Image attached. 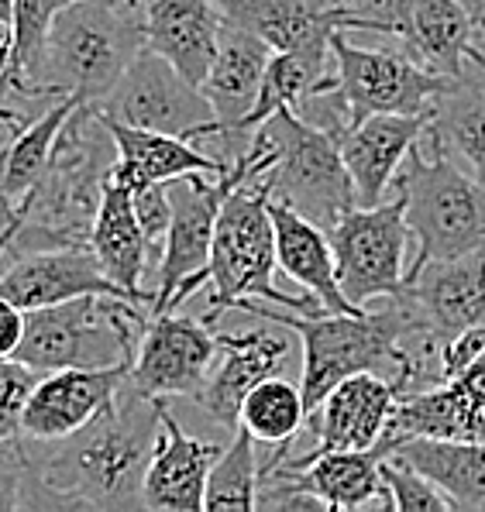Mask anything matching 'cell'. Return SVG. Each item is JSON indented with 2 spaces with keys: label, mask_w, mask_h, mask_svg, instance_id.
I'll list each match as a JSON object with an SVG mask.
<instances>
[{
  "label": "cell",
  "mask_w": 485,
  "mask_h": 512,
  "mask_svg": "<svg viewBox=\"0 0 485 512\" xmlns=\"http://www.w3.org/2000/svg\"><path fill=\"white\" fill-rule=\"evenodd\" d=\"M162 433V399L121 385L97 420L62 440H31L28 509H145V475Z\"/></svg>",
  "instance_id": "1"
},
{
  "label": "cell",
  "mask_w": 485,
  "mask_h": 512,
  "mask_svg": "<svg viewBox=\"0 0 485 512\" xmlns=\"http://www.w3.org/2000/svg\"><path fill=\"white\" fill-rule=\"evenodd\" d=\"M145 4L148 0H69L49 31L31 93L45 104L66 97L100 104L148 49Z\"/></svg>",
  "instance_id": "2"
},
{
  "label": "cell",
  "mask_w": 485,
  "mask_h": 512,
  "mask_svg": "<svg viewBox=\"0 0 485 512\" xmlns=\"http://www.w3.org/2000/svg\"><path fill=\"white\" fill-rule=\"evenodd\" d=\"M117 162V145L93 104H80L52 148V159L38 186L28 193V217L7 258L45 248L86 244L97 217L104 183Z\"/></svg>",
  "instance_id": "3"
},
{
  "label": "cell",
  "mask_w": 485,
  "mask_h": 512,
  "mask_svg": "<svg viewBox=\"0 0 485 512\" xmlns=\"http://www.w3.org/2000/svg\"><path fill=\"white\" fill-rule=\"evenodd\" d=\"M248 155L255 169L252 183L262 186L269 200L286 203L324 231L358 207L338 138L296 110H276L269 121L258 124L248 141Z\"/></svg>",
  "instance_id": "4"
},
{
  "label": "cell",
  "mask_w": 485,
  "mask_h": 512,
  "mask_svg": "<svg viewBox=\"0 0 485 512\" xmlns=\"http://www.w3.org/2000/svg\"><path fill=\"white\" fill-rule=\"evenodd\" d=\"M279 248H276V220L269 210V193L262 186L245 179L234 186L221 207L214 231V248H210L207 265V320L210 327L221 320V313L238 310L245 299H269L276 306L296 313H320L324 303L307 296H289L276 286Z\"/></svg>",
  "instance_id": "5"
},
{
  "label": "cell",
  "mask_w": 485,
  "mask_h": 512,
  "mask_svg": "<svg viewBox=\"0 0 485 512\" xmlns=\"http://www.w3.org/2000/svg\"><path fill=\"white\" fill-rule=\"evenodd\" d=\"M145 310L135 299L104 293L28 310L25 341L14 358L42 375L62 368H131L152 320Z\"/></svg>",
  "instance_id": "6"
},
{
  "label": "cell",
  "mask_w": 485,
  "mask_h": 512,
  "mask_svg": "<svg viewBox=\"0 0 485 512\" xmlns=\"http://www.w3.org/2000/svg\"><path fill=\"white\" fill-rule=\"evenodd\" d=\"M396 183L417 238V258L406 279L430 262L485 248V183L475 172L420 138L406 155V169Z\"/></svg>",
  "instance_id": "7"
},
{
  "label": "cell",
  "mask_w": 485,
  "mask_h": 512,
  "mask_svg": "<svg viewBox=\"0 0 485 512\" xmlns=\"http://www.w3.org/2000/svg\"><path fill=\"white\" fill-rule=\"evenodd\" d=\"M245 179H255L248 148L221 176L193 172V176H179L169 183L172 227L166 238V255H162L159 265V286H155L152 313L179 310L186 299L207 286V265L210 248H214L217 217H221L228 193L245 183Z\"/></svg>",
  "instance_id": "8"
},
{
  "label": "cell",
  "mask_w": 485,
  "mask_h": 512,
  "mask_svg": "<svg viewBox=\"0 0 485 512\" xmlns=\"http://www.w3.org/2000/svg\"><path fill=\"white\" fill-rule=\"evenodd\" d=\"M331 52L348 128L375 114H427L437 93L451 83V76L427 69L410 52L365 49L344 31L334 35Z\"/></svg>",
  "instance_id": "9"
},
{
  "label": "cell",
  "mask_w": 485,
  "mask_h": 512,
  "mask_svg": "<svg viewBox=\"0 0 485 512\" xmlns=\"http://www.w3.org/2000/svg\"><path fill=\"white\" fill-rule=\"evenodd\" d=\"M327 234L338 258L341 289L351 303L369 306L375 299L403 296V262L413 238L403 193L379 207H351Z\"/></svg>",
  "instance_id": "10"
},
{
  "label": "cell",
  "mask_w": 485,
  "mask_h": 512,
  "mask_svg": "<svg viewBox=\"0 0 485 512\" xmlns=\"http://www.w3.org/2000/svg\"><path fill=\"white\" fill-rule=\"evenodd\" d=\"M93 107L131 128L179 135L186 141L217 138L221 131L207 93L152 49L138 55L114 90Z\"/></svg>",
  "instance_id": "11"
},
{
  "label": "cell",
  "mask_w": 485,
  "mask_h": 512,
  "mask_svg": "<svg viewBox=\"0 0 485 512\" xmlns=\"http://www.w3.org/2000/svg\"><path fill=\"white\" fill-rule=\"evenodd\" d=\"M293 444H276L269 461H262V475H276L300 485L303 492L317 495L327 512L351 509H393V495L382 478V464L396 451V440L382 437L365 451H307L303 458H289Z\"/></svg>",
  "instance_id": "12"
},
{
  "label": "cell",
  "mask_w": 485,
  "mask_h": 512,
  "mask_svg": "<svg viewBox=\"0 0 485 512\" xmlns=\"http://www.w3.org/2000/svg\"><path fill=\"white\" fill-rule=\"evenodd\" d=\"M221 351L210 368L203 389L193 396L203 413L228 430L241 427V406L248 392L272 375H286L296 361H303L300 337L283 324L265 320V327L245 330V334H217Z\"/></svg>",
  "instance_id": "13"
},
{
  "label": "cell",
  "mask_w": 485,
  "mask_h": 512,
  "mask_svg": "<svg viewBox=\"0 0 485 512\" xmlns=\"http://www.w3.org/2000/svg\"><path fill=\"white\" fill-rule=\"evenodd\" d=\"M217 351L221 341L203 317H183L179 310L152 313L131 365V382L152 399H193L207 382Z\"/></svg>",
  "instance_id": "14"
},
{
  "label": "cell",
  "mask_w": 485,
  "mask_h": 512,
  "mask_svg": "<svg viewBox=\"0 0 485 512\" xmlns=\"http://www.w3.org/2000/svg\"><path fill=\"white\" fill-rule=\"evenodd\" d=\"M272 52L276 49L248 28H238L228 21L221 31V45H217V55L200 90L207 93L210 107H214L217 128H221L217 141L228 152V162L238 159L252 141V135H245V121L255 110Z\"/></svg>",
  "instance_id": "15"
},
{
  "label": "cell",
  "mask_w": 485,
  "mask_h": 512,
  "mask_svg": "<svg viewBox=\"0 0 485 512\" xmlns=\"http://www.w3.org/2000/svg\"><path fill=\"white\" fill-rule=\"evenodd\" d=\"M224 21L255 31L276 52H303L310 59H334L338 31H365V21L348 14L341 0H214Z\"/></svg>",
  "instance_id": "16"
},
{
  "label": "cell",
  "mask_w": 485,
  "mask_h": 512,
  "mask_svg": "<svg viewBox=\"0 0 485 512\" xmlns=\"http://www.w3.org/2000/svg\"><path fill=\"white\" fill-rule=\"evenodd\" d=\"M93 293L131 299L104 272L100 258L90 251V244H66V248H45L31 251V255H18L0 272V296L18 303L21 310H42V306H56L66 303V299H80Z\"/></svg>",
  "instance_id": "17"
},
{
  "label": "cell",
  "mask_w": 485,
  "mask_h": 512,
  "mask_svg": "<svg viewBox=\"0 0 485 512\" xmlns=\"http://www.w3.org/2000/svg\"><path fill=\"white\" fill-rule=\"evenodd\" d=\"M400 385L379 372H358L334 385L314 413L307 416L314 430L310 451H365L389 433L400 406Z\"/></svg>",
  "instance_id": "18"
},
{
  "label": "cell",
  "mask_w": 485,
  "mask_h": 512,
  "mask_svg": "<svg viewBox=\"0 0 485 512\" xmlns=\"http://www.w3.org/2000/svg\"><path fill=\"white\" fill-rule=\"evenodd\" d=\"M131 368H62L38 378L35 392L25 409V437L31 440H62L97 420L117 399L121 385L128 382Z\"/></svg>",
  "instance_id": "19"
},
{
  "label": "cell",
  "mask_w": 485,
  "mask_h": 512,
  "mask_svg": "<svg viewBox=\"0 0 485 512\" xmlns=\"http://www.w3.org/2000/svg\"><path fill=\"white\" fill-rule=\"evenodd\" d=\"M403 296L417 306L427 334L437 341L485 324V248L424 265L406 279Z\"/></svg>",
  "instance_id": "20"
},
{
  "label": "cell",
  "mask_w": 485,
  "mask_h": 512,
  "mask_svg": "<svg viewBox=\"0 0 485 512\" xmlns=\"http://www.w3.org/2000/svg\"><path fill=\"white\" fill-rule=\"evenodd\" d=\"M430 124L427 114H375L369 121L344 128L338 135L344 165L355 183L358 207H379L386 189L396 183V172L406 162Z\"/></svg>",
  "instance_id": "21"
},
{
  "label": "cell",
  "mask_w": 485,
  "mask_h": 512,
  "mask_svg": "<svg viewBox=\"0 0 485 512\" xmlns=\"http://www.w3.org/2000/svg\"><path fill=\"white\" fill-rule=\"evenodd\" d=\"M224 447L200 440L179 427L169 403L162 399V433L152 468L145 475V509L152 512H203L210 468Z\"/></svg>",
  "instance_id": "22"
},
{
  "label": "cell",
  "mask_w": 485,
  "mask_h": 512,
  "mask_svg": "<svg viewBox=\"0 0 485 512\" xmlns=\"http://www.w3.org/2000/svg\"><path fill=\"white\" fill-rule=\"evenodd\" d=\"M403 45L417 62L451 80L485 69L479 18L461 0H413Z\"/></svg>",
  "instance_id": "23"
},
{
  "label": "cell",
  "mask_w": 485,
  "mask_h": 512,
  "mask_svg": "<svg viewBox=\"0 0 485 512\" xmlns=\"http://www.w3.org/2000/svg\"><path fill=\"white\" fill-rule=\"evenodd\" d=\"M148 49L169 59L190 83L203 86L221 45L224 14L214 0H148Z\"/></svg>",
  "instance_id": "24"
},
{
  "label": "cell",
  "mask_w": 485,
  "mask_h": 512,
  "mask_svg": "<svg viewBox=\"0 0 485 512\" xmlns=\"http://www.w3.org/2000/svg\"><path fill=\"white\" fill-rule=\"evenodd\" d=\"M100 121L107 124V131L114 135V145H117V162H114L111 176L128 189L145 186V183H172V179L193 176V172L221 176V172L231 169V162L203 152V148H197V141H186L179 135H162V131L131 128V124H121L107 114H100Z\"/></svg>",
  "instance_id": "25"
},
{
  "label": "cell",
  "mask_w": 485,
  "mask_h": 512,
  "mask_svg": "<svg viewBox=\"0 0 485 512\" xmlns=\"http://www.w3.org/2000/svg\"><path fill=\"white\" fill-rule=\"evenodd\" d=\"M86 244H90V251L100 258L104 272L111 275L117 286L135 303L148 306V313H152L155 293L145 289V272L152 269L148 265V241L142 224H138L135 203H131V189L117 183L114 176H107L104 183V196H100V207L97 217H93L90 241Z\"/></svg>",
  "instance_id": "26"
},
{
  "label": "cell",
  "mask_w": 485,
  "mask_h": 512,
  "mask_svg": "<svg viewBox=\"0 0 485 512\" xmlns=\"http://www.w3.org/2000/svg\"><path fill=\"white\" fill-rule=\"evenodd\" d=\"M272 220H276V248H279V272H286L296 286L314 293L324 310L331 313H355V306L341 289L338 258H334L331 234L310 217L296 214L293 207L279 200H269Z\"/></svg>",
  "instance_id": "27"
},
{
  "label": "cell",
  "mask_w": 485,
  "mask_h": 512,
  "mask_svg": "<svg viewBox=\"0 0 485 512\" xmlns=\"http://www.w3.org/2000/svg\"><path fill=\"white\" fill-rule=\"evenodd\" d=\"M424 138L437 152L451 155L485 183V80L479 73L458 76L430 104Z\"/></svg>",
  "instance_id": "28"
},
{
  "label": "cell",
  "mask_w": 485,
  "mask_h": 512,
  "mask_svg": "<svg viewBox=\"0 0 485 512\" xmlns=\"http://www.w3.org/2000/svg\"><path fill=\"white\" fill-rule=\"evenodd\" d=\"M389 437L400 440H485V409L461 392L458 382H437L406 392L389 423Z\"/></svg>",
  "instance_id": "29"
},
{
  "label": "cell",
  "mask_w": 485,
  "mask_h": 512,
  "mask_svg": "<svg viewBox=\"0 0 485 512\" xmlns=\"http://www.w3.org/2000/svg\"><path fill=\"white\" fill-rule=\"evenodd\" d=\"M393 458L420 468L458 509H485V440H400Z\"/></svg>",
  "instance_id": "30"
},
{
  "label": "cell",
  "mask_w": 485,
  "mask_h": 512,
  "mask_svg": "<svg viewBox=\"0 0 485 512\" xmlns=\"http://www.w3.org/2000/svg\"><path fill=\"white\" fill-rule=\"evenodd\" d=\"M307 403L303 389L293 385L286 375H272L262 385L248 392L241 406V427H245L258 444H293L296 433L307 423Z\"/></svg>",
  "instance_id": "31"
},
{
  "label": "cell",
  "mask_w": 485,
  "mask_h": 512,
  "mask_svg": "<svg viewBox=\"0 0 485 512\" xmlns=\"http://www.w3.org/2000/svg\"><path fill=\"white\" fill-rule=\"evenodd\" d=\"M258 440L245 427L234 430V440L221 451V458L210 468L207 499L203 509L207 512H252L258 509V488H262V461L255 451Z\"/></svg>",
  "instance_id": "32"
},
{
  "label": "cell",
  "mask_w": 485,
  "mask_h": 512,
  "mask_svg": "<svg viewBox=\"0 0 485 512\" xmlns=\"http://www.w3.org/2000/svg\"><path fill=\"white\" fill-rule=\"evenodd\" d=\"M62 7L66 0H14V93H18V107L25 117H38L35 110H28L31 100H38L31 93V80H35V69L49 45V31Z\"/></svg>",
  "instance_id": "33"
},
{
  "label": "cell",
  "mask_w": 485,
  "mask_h": 512,
  "mask_svg": "<svg viewBox=\"0 0 485 512\" xmlns=\"http://www.w3.org/2000/svg\"><path fill=\"white\" fill-rule=\"evenodd\" d=\"M382 478L386 488L393 495V509L396 512H455L458 506L451 502V495L444 492L434 478H427L420 468L406 464L403 458L389 454L382 464Z\"/></svg>",
  "instance_id": "34"
},
{
  "label": "cell",
  "mask_w": 485,
  "mask_h": 512,
  "mask_svg": "<svg viewBox=\"0 0 485 512\" xmlns=\"http://www.w3.org/2000/svg\"><path fill=\"white\" fill-rule=\"evenodd\" d=\"M38 378L42 372H35L21 358H0V440L25 437L21 423H25V409Z\"/></svg>",
  "instance_id": "35"
},
{
  "label": "cell",
  "mask_w": 485,
  "mask_h": 512,
  "mask_svg": "<svg viewBox=\"0 0 485 512\" xmlns=\"http://www.w3.org/2000/svg\"><path fill=\"white\" fill-rule=\"evenodd\" d=\"M131 203H135L138 224L145 231L148 241V265L159 275L162 255H166V238L172 227V193L169 183H145L131 189Z\"/></svg>",
  "instance_id": "36"
},
{
  "label": "cell",
  "mask_w": 485,
  "mask_h": 512,
  "mask_svg": "<svg viewBox=\"0 0 485 512\" xmlns=\"http://www.w3.org/2000/svg\"><path fill=\"white\" fill-rule=\"evenodd\" d=\"M31 495V440H0V512L28 509Z\"/></svg>",
  "instance_id": "37"
},
{
  "label": "cell",
  "mask_w": 485,
  "mask_h": 512,
  "mask_svg": "<svg viewBox=\"0 0 485 512\" xmlns=\"http://www.w3.org/2000/svg\"><path fill=\"white\" fill-rule=\"evenodd\" d=\"M348 14L365 21V31H379V35H406L413 14V0H341Z\"/></svg>",
  "instance_id": "38"
},
{
  "label": "cell",
  "mask_w": 485,
  "mask_h": 512,
  "mask_svg": "<svg viewBox=\"0 0 485 512\" xmlns=\"http://www.w3.org/2000/svg\"><path fill=\"white\" fill-rule=\"evenodd\" d=\"M482 351H485V324L468 327V330H461V334L448 337V341H441V348H437V365H441V378H444V382L458 378L468 365H472L475 358H479Z\"/></svg>",
  "instance_id": "39"
},
{
  "label": "cell",
  "mask_w": 485,
  "mask_h": 512,
  "mask_svg": "<svg viewBox=\"0 0 485 512\" xmlns=\"http://www.w3.org/2000/svg\"><path fill=\"white\" fill-rule=\"evenodd\" d=\"M28 327V310H21L18 303H11L7 296H0V358H14L25 341Z\"/></svg>",
  "instance_id": "40"
},
{
  "label": "cell",
  "mask_w": 485,
  "mask_h": 512,
  "mask_svg": "<svg viewBox=\"0 0 485 512\" xmlns=\"http://www.w3.org/2000/svg\"><path fill=\"white\" fill-rule=\"evenodd\" d=\"M451 382H458L461 392H465V396L472 399L479 409H485V351L458 378H451Z\"/></svg>",
  "instance_id": "41"
},
{
  "label": "cell",
  "mask_w": 485,
  "mask_h": 512,
  "mask_svg": "<svg viewBox=\"0 0 485 512\" xmlns=\"http://www.w3.org/2000/svg\"><path fill=\"white\" fill-rule=\"evenodd\" d=\"M28 196L25 200H14L11 193H0V238H7V234H18L21 224H25L28 217Z\"/></svg>",
  "instance_id": "42"
},
{
  "label": "cell",
  "mask_w": 485,
  "mask_h": 512,
  "mask_svg": "<svg viewBox=\"0 0 485 512\" xmlns=\"http://www.w3.org/2000/svg\"><path fill=\"white\" fill-rule=\"evenodd\" d=\"M11 18H14V0H0V21L11 25Z\"/></svg>",
  "instance_id": "43"
},
{
  "label": "cell",
  "mask_w": 485,
  "mask_h": 512,
  "mask_svg": "<svg viewBox=\"0 0 485 512\" xmlns=\"http://www.w3.org/2000/svg\"><path fill=\"white\" fill-rule=\"evenodd\" d=\"M461 4H465L468 11L475 14V18H482V14H485V0H461Z\"/></svg>",
  "instance_id": "44"
},
{
  "label": "cell",
  "mask_w": 485,
  "mask_h": 512,
  "mask_svg": "<svg viewBox=\"0 0 485 512\" xmlns=\"http://www.w3.org/2000/svg\"><path fill=\"white\" fill-rule=\"evenodd\" d=\"M18 234H7V238H0V265H4V258H7V251H11V244Z\"/></svg>",
  "instance_id": "45"
},
{
  "label": "cell",
  "mask_w": 485,
  "mask_h": 512,
  "mask_svg": "<svg viewBox=\"0 0 485 512\" xmlns=\"http://www.w3.org/2000/svg\"><path fill=\"white\" fill-rule=\"evenodd\" d=\"M479 31H482V45H485V14L479 18ZM482 80H485V69H482Z\"/></svg>",
  "instance_id": "46"
},
{
  "label": "cell",
  "mask_w": 485,
  "mask_h": 512,
  "mask_svg": "<svg viewBox=\"0 0 485 512\" xmlns=\"http://www.w3.org/2000/svg\"><path fill=\"white\" fill-rule=\"evenodd\" d=\"M66 4H69V0H66Z\"/></svg>",
  "instance_id": "47"
}]
</instances>
